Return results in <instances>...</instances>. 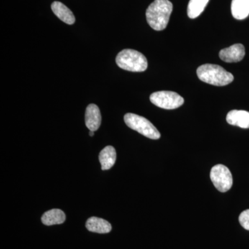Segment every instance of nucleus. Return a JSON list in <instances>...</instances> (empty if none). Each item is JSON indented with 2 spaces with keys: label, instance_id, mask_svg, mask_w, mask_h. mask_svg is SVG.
Masks as SVG:
<instances>
[{
  "label": "nucleus",
  "instance_id": "obj_1",
  "mask_svg": "<svg viewBox=\"0 0 249 249\" xmlns=\"http://www.w3.org/2000/svg\"><path fill=\"white\" fill-rule=\"evenodd\" d=\"M173 4L169 0H155L146 11L147 22L155 31L164 30L169 22L173 11Z\"/></svg>",
  "mask_w": 249,
  "mask_h": 249
},
{
  "label": "nucleus",
  "instance_id": "obj_2",
  "mask_svg": "<svg viewBox=\"0 0 249 249\" xmlns=\"http://www.w3.org/2000/svg\"><path fill=\"white\" fill-rule=\"evenodd\" d=\"M198 78L208 84L214 86H225L231 83L234 76L219 65L205 64L196 70Z\"/></svg>",
  "mask_w": 249,
  "mask_h": 249
},
{
  "label": "nucleus",
  "instance_id": "obj_3",
  "mask_svg": "<svg viewBox=\"0 0 249 249\" xmlns=\"http://www.w3.org/2000/svg\"><path fill=\"white\" fill-rule=\"evenodd\" d=\"M118 66L126 71H145L147 68V60L145 55L134 49H126L121 51L116 58Z\"/></svg>",
  "mask_w": 249,
  "mask_h": 249
},
{
  "label": "nucleus",
  "instance_id": "obj_4",
  "mask_svg": "<svg viewBox=\"0 0 249 249\" xmlns=\"http://www.w3.org/2000/svg\"><path fill=\"white\" fill-rule=\"evenodd\" d=\"M124 121L129 128L137 131L147 138L157 140L160 137L158 129L145 118L132 113H127L124 116Z\"/></svg>",
  "mask_w": 249,
  "mask_h": 249
},
{
  "label": "nucleus",
  "instance_id": "obj_5",
  "mask_svg": "<svg viewBox=\"0 0 249 249\" xmlns=\"http://www.w3.org/2000/svg\"><path fill=\"white\" fill-rule=\"evenodd\" d=\"M150 99L155 106L165 109H177L184 103V99L179 94L170 91H157L152 93Z\"/></svg>",
  "mask_w": 249,
  "mask_h": 249
},
{
  "label": "nucleus",
  "instance_id": "obj_6",
  "mask_svg": "<svg viewBox=\"0 0 249 249\" xmlns=\"http://www.w3.org/2000/svg\"><path fill=\"white\" fill-rule=\"evenodd\" d=\"M211 181L214 187L221 193H226L231 188L232 177L230 170L225 165H214L210 174Z\"/></svg>",
  "mask_w": 249,
  "mask_h": 249
},
{
  "label": "nucleus",
  "instance_id": "obj_7",
  "mask_svg": "<svg viewBox=\"0 0 249 249\" xmlns=\"http://www.w3.org/2000/svg\"><path fill=\"white\" fill-rule=\"evenodd\" d=\"M245 55V48L242 44H235L219 52V58L226 62H240Z\"/></svg>",
  "mask_w": 249,
  "mask_h": 249
},
{
  "label": "nucleus",
  "instance_id": "obj_8",
  "mask_svg": "<svg viewBox=\"0 0 249 249\" xmlns=\"http://www.w3.org/2000/svg\"><path fill=\"white\" fill-rule=\"evenodd\" d=\"M101 111L96 105L90 104L88 106L85 112V124L90 131L98 130L101 124Z\"/></svg>",
  "mask_w": 249,
  "mask_h": 249
},
{
  "label": "nucleus",
  "instance_id": "obj_9",
  "mask_svg": "<svg viewBox=\"0 0 249 249\" xmlns=\"http://www.w3.org/2000/svg\"><path fill=\"white\" fill-rule=\"evenodd\" d=\"M228 124L241 128H249V112L245 110H232L227 116Z\"/></svg>",
  "mask_w": 249,
  "mask_h": 249
},
{
  "label": "nucleus",
  "instance_id": "obj_10",
  "mask_svg": "<svg viewBox=\"0 0 249 249\" xmlns=\"http://www.w3.org/2000/svg\"><path fill=\"white\" fill-rule=\"evenodd\" d=\"M52 9L53 14L62 22L70 25L74 24L76 22V18L71 10L60 1H54L52 3Z\"/></svg>",
  "mask_w": 249,
  "mask_h": 249
},
{
  "label": "nucleus",
  "instance_id": "obj_11",
  "mask_svg": "<svg viewBox=\"0 0 249 249\" xmlns=\"http://www.w3.org/2000/svg\"><path fill=\"white\" fill-rule=\"evenodd\" d=\"M86 228L89 231L101 234L108 233L111 231L110 223L106 219L96 217H91L88 219Z\"/></svg>",
  "mask_w": 249,
  "mask_h": 249
},
{
  "label": "nucleus",
  "instance_id": "obj_12",
  "mask_svg": "<svg viewBox=\"0 0 249 249\" xmlns=\"http://www.w3.org/2000/svg\"><path fill=\"white\" fill-rule=\"evenodd\" d=\"M116 152L114 147L107 146L101 150L99 155V161L101 164V169L107 170L115 163Z\"/></svg>",
  "mask_w": 249,
  "mask_h": 249
},
{
  "label": "nucleus",
  "instance_id": "obj_13",
  "mask_svg": "<svg viewBox=\"0 0 249 249\" xmlns=\"http://www.w3.org/2000/svg\"><path fill=\"white\" fill-rule=\"evenodd\" d=\"M41 219L45 225L52 226L65 222L66 216L61 210L52 209L45 212Z\"/></svg>",
  "mask_w": 249,
  "mask_h": 249
},
{
  "label": "nucleus",
  "instance_id": "obj_14",
  "mask_svg": "<svg viewBox=\"0 0 249 249\" xmlns=\"http://www.w3.org/2000/svg\"><path fill=\"white\" fill-rule=\"evenodd\" d=\"M231 13L235 19H245L249 16V0H232Z\"/></svg>",
  "mask_w": 249,
  "mask_h": 249
},
{
  "label": "nucleus",
  "instance_id": "obj_15",
  "mask_svg": "<svg viewBox=\"0 0 249 249\" xmlns=\"http://www.w3.org/2000/svg\"><path fill=\"white\" fill-rule=\"evenodd\" d=\"M209 1V0H190L187 9L188 17L195 19L200 16Z\"/></svg>",
  "mask_w": 249,
  "mask_h": 249
},
{
  "label": "nucleus",
  "instance_id": "obj_16",
  "mask_svg": "<svg viewBox=\"0 0 249 249\" xmlns=\"http://www.w3.org/2000/svg\"><path fill=\"white\" fill-rule=\"evenodd\" d=\"M239 222L244 229L249 231V209L246 210L240 214Z\"/></svg>",
  "mask_w": 249,
  "mask_h": 249
},
{
  "label": "nucleus",
  "instance_id": "obj_17",
  "mask_svg": "<svg viewBox=\"0 0 249 249\" xmlns=\"http://www.w3.org/2000/svg\"><path fill=\"white\" fill-rule=\"evenodd\" d=\"M93 135H94V132H93V131H90V132H89L90 137H93Z\"/></svg>",
  "mask_w": 249,
  "mask_h": 249
}]
</instances>
